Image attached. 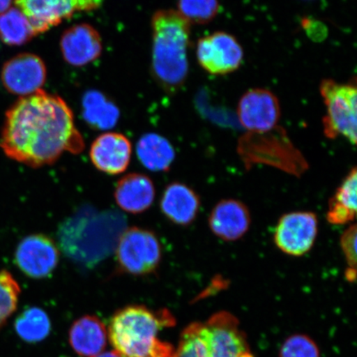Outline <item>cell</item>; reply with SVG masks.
Masks as SVG:
<instances>
[{
	"mask_svg": "<svg viewBox=\"0 0 357 357\" xmlns=\"http://www.w3.org/2000/svg\"><path fill=\"white\" fill-rule=\"evenodd\" d=\"M155 190L153 181L144 174L132 173L118 182L114 198L119 206L128 213H144L153 204Z\"/></svg>",
	"mask_w": 357,
	"mask_h": 357,
	"instance_id": "ac0fdd59",
	"label": "cell"
},
{
	"mask_svg": "<svg viewBox=\"0 0 357 357\" xmlns=\"http://www.w3.org/2000/svg\"><path fill=\"white\" fill-rule=\"evenodd\" d=\"M319 91L327 114L323 119L324 135L329 139L342 136L354 146L357 141V91L356 83L340 84L324 79Z\"/></svg>",
	"mask_w": 357,
	"mask_h": 357,
	"instance_id": "8992f818",
	"label": "cell"
},
{
	"mask_svg": "<svg viewBox=\"0 0 357 357\" xmlns=\"http://www.w3.org/2000/svg\"><path fill=\"white\" fill-rule=\"evenodd\" d=\"M108 331L96 316L86 315L75 321L69 333L71 347L82 357H96L105 349Z\"/></svg>",
	"mask_w": 357,
	"mask_h": 357,
	"instance_id": "d6986e66",
	"label": "cell"
},
{
	"mask_svg": "<svg viewBox=\"0 0 357 357\" xmlns=\"http://www.w3.org/2000/svg\"><path fill=\"white\" fill-rule=\"evenodd\" d=\"M96 357H124L123 355L120 354L117 351H102V354L98 355Z\"/></svg>",
	"mask_w": 357,
	"mask_h": 357,
	"instance_id": "4dcf8cb0",
	"label": "cell"
},
{
	"mask_svg": "<svg viewBox=\"0 0 357 357\" xmlns=\"http://www.w3.org/2000/svg\"><path fill=\"white\" fill-rule=\"evenodd\" d=\"M84 118L93 128L106 130L115 126L119 110L100 92L89 91L83 99Z\"/></svg>",
	"mask_w": 357,
	"mask_h": 357,
	"instance_id": "7402d4cb",
	"label": "cell"
},
{
	"mask_svg": "<svg viewBox=\"0 0 357 357\" xmlns=\"http://www.w3.org/2000/svg\"><path fill=\"white\" fill-rule=\"evenodd\" d=\"M238 154L245 166L265 164L300 176L307 169L306 160L282 127L266 132H248L238 141Z\"/></svg>",
	"mask_w": 357,
	"mask_h": 357,
	"instance_id": "5b68a950",
	"label": "cell"
},
{
	"mask_svg": "<svg viewBox=\"0 0 357 357\" xmlns=\"http://www.w3.org/2000/svg\"><path fill=\"white\" fill-rule=\"evenodd\" d=\"M153 73L160 86L176 93L184 86L189 73L190 22L175 10L154 13Z\"/></svg>",
	"mask_w": 357,
	"mask_h": 357,
	"instance_id": "7a4b0ae2",
	"label": "cell"
},
{
	"mask_svg": "<svg viewBox=\"0 0 357 357\" xmlns=\"http://www.w3.org/2000/svg\"><path fill=\"white\" fill-rule=\"evenodd\" d=\"M47 75V67L41 57L32 53H22L6 62L1 79L8 92L25 97L42 89Z\"/></svg>",
	"mask_w": 357,
	"mask_h": 357,
	"instance_id": "4fadbf2b",
	"label": "cell"
},
{
	"mask_svg": "<svg viewBox=\"0 0 357 357\" xmlns=\"http://www.w3.org/2000/svg\"><path fill=\"white\" fill-rule=\"evenodd\" d=\"M280 357H319V351L310 338L296 335L284 342Z\"/></svg>",
	"mask_w": 357,
	"mask_h": 357,
	"instance_id": "4316f807",
	"label": "cell"
},
{
	"mask_svg": "<svg viewBox=\"0 0 357 357\" xmlns=\"http://www.w3.org/2000/svg\"><path fill=\"white\" fill-rule=\"evenodd\" d=\"M318 234L319 220L314 213L292 212L280 218L274 242L287 255L301 257L314 247Z\"/></svg>",
	"mask_w": 357,
	"mask_h": 357,
	"instance_id": "9c48e42d",
	"label": "cell"
},
{
	"mask_svg": "<svg viewBox=\"0 0 357 357\" xmlns=\"http://www.w3.org/2000/svg\"><path fill=\"white\" fill-rule=\"evenodd\" d=\"M251 222V213L247 205L234 199L220 201L208 218L213 234L226 242L242 238L248 233Z\"/></svg>",
	"mask_w": 357,
	"mask_h": 357,
	"instance_id": "2e32d148",
	"label": "cell"
},
{
	"mask_svg": "<svg viewBox=\"0 0 357 357\" xmlns=\"http://www.w3.org/2000/svg\"><path fill=\"white\" fill-rule=\"evenodd\" d=\"M190 24H207L220 11L218 0H178V10Z\"/></svg>",
	"mask_w": 357,
	"mask_h": 357,
	"instance_id": "d4e9b609",
	"label": "cell"
},
{
	"mask_svg": "<svg viewBox=\"0 0 357 357\" xmlns=\"http://www.w3.org/2000/svg\"><path fill=\"white\" fill-rule=\"evenodd\" d=\"M196 55L208 73L223 75L238 70L243 60L242 46L233 35L216 32L199 40Z\"/></svg>",
	"mask_w": 357,
	"mask_h": 357,
	"instance_id": "30bf717a",
	"label": "cell"
},
{
	"mask_svg": "<svg viewBox=\"0 0 357 357\" xmlns=\"http://www.w3.org/2000/svg\"><path fill=\"white\" fill-rule=\"evenodd\" d=\"M281 115L278 97L266 89H252L241 98L240 123L248 132H266L279 126Z\"/></svg>",
	"mask_w": 357,
	"mask_h": 357,
	"instance_id": "7c38bea8",
	"label": "cell"
},
{
	"mask_svg": "<svg viewBox=\"0 0 357 357\" xmlns=\"http://www.w3.org/2000/svg\"><path fill=\"white\" fill-rule=\"evenodd\" d=\"M200 198L190 186L180 182L169 185L160 199V211L176 225L189 226L197 218Z\"/></svg>",
	"mask_w": 357,
	"mask_h": 357,
	"instance_id": "e0dca14e",
	"label": "cell"
},
{
	"mask_svg": "<svg viewBox=\"0 0 357 357\" xmlns=\"http://www.w3.org/2000/svg\"><path fill=\"white\" fill-rule=\"evenodd\" d=\"M172 324L174 318L166 310L130 305L112 318L108 337L114 350L124 357H174L173 347L158 338L160 330Z\"/></svg>",
	"mask_w": 357,
	"mask_h": 357,
	"instance_id": "3957f363",
	"label": "cell"
},
{
	"mask_svg": "<svg viewBox=\"0 0 357 357\" xmlns=\"http://www.w3.org/2000/svg\"><path fill=\"white\" fill-rule=\"evenodd\" d=\"M21 289L10 271H0V328L17 309Z\"/></svg>",
	"mask_w": 357,
	"mask_h": 357,
	"instance_id": "484cf974",
	"label": "cell"
},
{
	"mask_svg": "<svg viewBox=\"0 0 357 357\" xmlns=\"http://www.w3.org/2000/svg\"><path fill=\"white\" fill-rule=\"evenodd\" d=\"M137 154L141 163L155 172H167L176 158L171 142L156 133H147L140 138Z\"/></svg>",
	"mask_w": 357,
	"mask_h": 357,
	"instance_id": "44dd1931",
	"label": "cell"
},
{
	"mask_svg": "<svg viewBox=\"0 0 357 357\" xmlns=\"http://www.w3.org/2000/svg\"><path fill=\"white\" fill-rule=\"evenodd\" d=\"M34 37L29 21L17 7L0 15V38L8 46H22Z\"/></svg>",
	"mask_w": 357,
	"mask_h": 357,
	"instance_id": "603a6c76",
	"label": "cell"
},
{
	"mask_svg": "<svg viewBox=\"0 0 357 357\" xmlns=\"http://www.w3.org/2000/svg\"><path fill=\"white\" fill-rule=\"evenodd\" d=\"M15 329L24 341L38 342L48 336L51 322L46 312L38 307H31L17 317Z\"/></svg>",
	"mask_w": 357,
	"mask_h": 357,
	"instance_id": "cb8c5ba5",
	"label": "cell"
},
{
	"mask_svg": "<svg viewBox=\"0 0 357 357\" xmlns=\"http://www.w3.org/2000/svg\"><path fill=\"white\" fill-rule=\"evenodd\" d=\"M102 0H15L35 36L47 32L78 12L95 10Z\"/></svg>",
	"mask_w": 357,
	"mask_h": 357,
	"instance_id": "ba28073f",
	"label": "cell"
},
{
	"mask_svg": "<svg viewBox=\"0 0 357 357\" xmlns=\"http://www.w3.org/2000/svg\"><path fill=\"white\" fill-rule=\"evenodd\" d=\"M132 144L123 134L106 132L93 141L89 156L99 171L109 175H119L126 171L130 163Z\"/></svg>",
	"mask_w": 357,
	"mask_h": 357,
	"instance_id": "9a60e30c",
	"label": "cell"
},
{
	"mask_svg": "<svg viewBox=\"0 0 357 357\" xmlns=\"http://www.w3.org/2000/svg\"><path fill=\"white\" fill-rule=\"evenodd\" d=\"M303 26L307 30V33L311 38L316 39L317 41H319V39H324L326 32L324 26L321 22L305 20L303 21Z\"/></svg>",
	"mask_w": 357,
	"mask_h": 357,
	"instance_id": "f1b7e54d",
	"label": "cell"
},
{
	"mask_svg": "<svg viewBox=\"0 0 357 357\" xmlns=\"http://www.w3.org/2000/svg\"><path fill=\"white\" fill-rule=\"evenodd\" d=\"M60 252L54 241L44 234H32L21 241L15 261L19 269L33 279L46 278L59 263Z\"/></svg>",
	"mask_w": 357,
	"mask_h": 357,
	"instance_id": "8fae6325",
	"label": "cell"
},
{
	"mask_svg": "<svg viewBox=\"0 0 357 357\" xmlns=\"http://www.w3.org/2000/svg\"><path fill=\"white\" fill-rule=\"evenodd\" d=\"M13 0H0V15L12 7Z\"/></svg>",
	"mask_w": 357,
	"mask_h": 357,
	"instance_id": "f546056e",
	"label": "cell"
},
{
	"mask_svg": "<svg viewBox=\"0 0 357 357\" xmlns=\"http://www.w3.org/2000/svg\"><path fill=\"white\" fill-rule=\"evenodd\" d=\"M357 171L354 167L329 200L327 220L333 225H345L356 215Z\"/></svg>",
	"mask_w": 357,
	"mask_h": 357,
	"instance_id": "ffe728a7",
	"label": "cell"
},
{
	"mask_svg": "<svg viewBox=\"0 0 357 357\" xmlns=\"http://www.w3.org/2000/svg\"><path fill=\"white\" fill-rule=\"evenodd\" d=\"M162 250L153 231L133 227L122 233L116 247L119 271L132 275H146L158 270Z\"/></svg>",
	"mask_w": 357,
	"mask_h": 357,
	"instance_id": "52a82bcc",
	"label": "cell"
},
{
	"mask_svg": "<svg viewBox=\"0 0 357 357\" xmlns=\"http://www.w3.org/2000/svg\"><path fill=\"white\" fill-rule=\"evenodd\" d=\"M0 147L8 158L39 168L54 164L65 153H82L84 142L67 102L40 89L7 111Z\"/></svg>",
	"mask_w": 357,
	"mask_h": 357,
	"instance_id": "6da1fadb",
	"label": "cell"
},
{
	"mask_svg": "<svg viewBox=\"0 0 357 357\" xmlns=\"http://www.w3.org/2000/svg\"><path fill=\"white\" fill-rule=\"evenodd\" d=\"M174 357H253L238 321L227 312L205 323L192 324L182 333Z\"/></svg>",
	"mask_w": 357,
	"mask_h": 357,
	"instance_id": "277c9868",
	"label": "cell"
},
{
	"mask_svg": "<svg viewBox=\"0 0 357 357\" xmlns=\"http://www.w3.org/2000/svg\"><path fill=\"white\" fill-rule=\"evenodd\" d=\"M356 239L357 227L356 225L348 227L341 236L340 245L346 259L347 269L356 271Z\"/></svg>",
	"mask_w": 357,
	"mask_h": 357,
	"instance_id": "83f0119b",
	"label": "cell"
},
{
	"mask_svg": "<svg viewBox=\"0 0 357 357\" xmlns=\"http://www.w3.org/2000/svg\"><path fill=\"white\" fill-rule=\"evenodd\" d=\"M61 52L70 66L82 67L96 61L102 54L100 34L88 24H80L66 29L61 38Z\"/></svg>",
	"mask_w": 357,
	"mask_h": 357,
	"instance_id": "5bb4252c",
	"label": "cell"
}]
</instances>
